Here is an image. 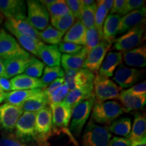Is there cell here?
Wrapping results in <instances>:
<instances>
[{
	"label": "cell",
	"mask_w": 146,
	"mask_h": 146,
	"mask_svg": "<svg viewBox=\"0 0 146 146\" xmlns=\"http://www.w3.org/2000/svg\"><path fill=\"white\" fill-rule=\"evenodd\" d=\"M125 112H127L126 110L116 101H95L91 110V121L94 123L108 125Z\"/></svg>",
	"instance_id": "1"
},
{
	"label": "cell",
	"mask_w": 146,
	"mask_h": 146,
	"mask_svg": "<svg viewBox=\"0 0 146 146\" xmlns=\"http://www.w3.org/2000/svg\"><path fill=\"white\" fill-rule=\"evenodd\" d=\"M49 106L52 110L53 132L66 133L72 140L73 143L77 145V142L68 129L72 115V108L63 102L58 104H51Z\"/></svg>",
	"instance_id": "2"
},
{
	"label": "cell",
	"mask_w": 146,
	"mask_h": 146,
	"mask_svg": "<svg viewBox=\"0 0 146 146\" xmlns=\"http://www.w3.org/2000/svg\"><path fill=\"white\" fill-rule=\"evenodd\" d=\"M35 112H24L16 124L14 136L21 141L39 145L35 131Z\"/></svg>",
	"instance_id": "3"
},
{
	"label": "cell",
	"mask_w": 146,
	"mask_h": 146,
	"mask_svg": "<svg viewBox=\"0 0 146 146\" xmlns=\"http://www.w3.org/2000/svg\"><path fill=\"white\" fill-rule=\"evenodd\" d=\"M95 102V98L84 100L72 109L70 132L78 137L83 132V127L90 116Z\"/></svg>",
	"instance_id": "4"
},
{
	"label": "cell",
	"mask_w": 146,
	"mask_h": 146,
	"mask_svg": "<svg viewBox=\"0 0 146 146\" xmlns=\"http://www.w3.org/2000/svg\"><path fill=\"white\" fill-rule=\"evenodd\" d=\"M111 137L112 135L108 127L90 120L82 137V146H109Z\"/></svg>",
	"instance_id": "5"
},
{
	"label": "cell",
	"mask_w": 146,
	"mask_h": 146,
	"mask_svg": "<svg viewBox=\"0 0 146 146\" xmlns=\"http://www.w3.org/2000/svg\"><path fill=\"white\" fill-rule=\"evenodd\" d=\"M121 88L108 78L96 74L94 81L95 101L106 102L109 100L119 98Z\"/></svg>",
	"instance_id": "6"
},
{
	"label": "cell",
	"mask_w": 146,
	"mask_h": 146,
	"mask_svg": "<svg viewBox=\"0 0 146 146\" xmlns=\"http://www.w3.org/2000/svg\"><path fill=\"white\" fill-rule=\"evenodd\" d=\"M35 131L39 146H49L48 139L53 132L52 115L50 106L41 110L36 114Z\"/></svg>",
	"instance_id": "7"
},
{
	"label": "cell",
	"mask_w": 146,
	"mask_h": 146,
	"mask_svg": "<svg viewBox=\"0 0 146 146\" xmlns=\"http://www.w3.org/2000/svg\"><path fill=\"white\" fill-rule=\"evenodd\" d=\"M31 56L20 45L13 36L7 33L4 29L0 30V59L4 60L16 57Z\"/></svg>",
	"instance_id": "8"
},
{
	"label": "cell",
	"mask_w": 146,
	"mask_h": 146,
	"mask_svg": "<svg viewBox=\"0 0 146 146\" xmlns=\"http://www.w3.org/2000/svg\"><path fill=\"white\" fill-rule=\"evenodd\" d=\"M27 20L38 31H42L48 26L50 15L47 8L39 1H27Z\"/></svg>",
	"instance_id": "9"
},
{
	"label": "cell",
	"mask_w": 146,
	"mask_h": 146,
	"mask_svg": "<svg viewBox=\"0 0 146 146\" xmlns=\"http://www.w3.org/2000/svg\"><path fill=\"white\" fill-rule=\"evenodd\" d=\"M144 32L145 23L133 27L125 34L115 39L113 49L120 52H125L135 48L141 43Z\"/></svg>",
	"instance_id": "10"
},
{
	"label": "cell",
	"mask_w": 146,
	"mask_h": 146,
	"mask_svg": "<svg viewBox=\"0 0 146 146\" xmlns=\"http://www.w3.org/2000/svg\"><path fill=\"white\" fill-rule=\"evenodd\" d=\"M24 111L21 107L5 103L0 106V128L5 133H12L16 124Z\"/></svg>",
	"instance_id": "11"
},
{
	"label": "cell",
	"mask_w": 146,
	"mask_h": 146,
	"mask_svg": "<svg viewBox=\"0 0 146 146\" xmlns=\"http://www.w3.org/2000/svg\"><path fill=\"white\" fill-rule=\"evenodd\" d=\"M112 45V43L102 40L96 47L89 51L83 68L87 69L93 72H96L99 70L106 55Z\"/></svg>",
	"instance_id": "12"
},
{
	"label": "cell",
	"mask_w": 146,
	"mask_h": 146,
	"mask_svg": "<svg viewBox=\"0 0 146 146\" xmlns=\"http://www.w3.org/2000/svg\"><path fill=\"white\" fill-rule=\"evenodd\" d=\"M4 28L11 34L17 33L27 36L36 41H41L39 39V31L34 28L25 19H7L4 23Z\"/></svg>",
	"instance_id": "13"
},
{
	"label": "cell",
	"mask_w": 146,
	"mask_h": 146,
	"mask_svg": "<svg viewBox=\"0 0 146 146\" xmlns=\"http://www.w3.org/2000/svg\"><path fill=\"white\" fill-rule=\"evenodd\" d=\"M144 70L127 67L121 64L115 72L113 80L120 87V88H128L132 87L141 79Z\"/></svg>",
	"instance_id": "14"
},
{
	"label": "cell",
	"mask_w": 146,
	"mask_h": 146,
	"mask_svg": "<svg viewBox=\"0 0 146 146\" xmlns=\"http://www.w3.org/2000/svg\"><path fill=\"white\" fill-rule=\"evenodd\" d=\"M0 14L7 19L27 18L26 2L23 0H0Z\"/></svg>",
	"instance_id": "15"
},
{
	"label": "cell",
	"mask_w": 146,
	"mask_h": 146,
	"mask_svg": "<svg viewBox=\"0 0 146 146\" xmlns=\"http://www.w3.org/2000/svg\"><path fill=\"white\" fill-rule=\"evenodd\" d=\"M145 15L146 9L145 6L125 14L120 18L117 35L127 33L133 27L145 23Z\"/></svg>",
	"instance_id": "16"
},
{
	"label": "cell",
	"mask_w": 146,
	"mask_h": 146,
	"mask_svg": "<svg viewBox=\"0 0 146 146\" xmlns=\"http://www.w3.org/2000/svg\"><path fill=\"white\" fill-rule=\"evenodd\" d=\"M33 56L16 57L2 60L6 74V78H10L22 74L31 62Z\"/></svg>",
	"instance_id": "17"
},
{
	"label": "cell",
	"mask_w": 146,
	"mask_h": 146,
	"mask_svg": "<svg viewBox=\"0 0 146 146\" xmlns=\"http://www.w3.org/2000/svg\"><path fill=\"white\" fill-rule=\"evenodd\" d=\"M123 62V54L120 52H110L102 62L99 74L109 78L114 75L115 70Z\"/></svg>",
	"instance_id": "18"
},
{
	"label": "cell",
	"mask_w": 146,
	"mask_h": 146,
	"mask_svg": "<svg viewBox=\"0 0 146 146\" xmlns=\"http://www.w3.org/2000/svg\"><path fill=\"white\" fill-rule=\"evenodd\" d=\"M89 51L84 46L79 52L74 54H62L61 56V64L62 68L66 70H80L83 68L87 55Z\"/></svg>",
	"instance_id": "19"
},
{
	"label": "cell",
	"mask_w": 146,
	"mask_h": 146,
	"mask_svg": "<svg viewBox=\"0 0 146 146\" xmlns=\"http://www.w3.org/2000/svg\"><path fill=\"white\" fill-rule=\"evenodd\" d=\"M93 98H95L94 85L70 91L63 102L72 109L80 102Z\"/></svg>",
	"instance_id": "20"
},
{
	"label": "cell",
	"mask_w": 146,
	"mask_h": 146,
	"mask_svg": "<svg viewBox=\"0 0 146 146\" xmlns=\"http://www.w3.org/2000/svg\"><path fill=\"white\" fill-rule=\"evenodd\" d=\"M12 91L29 90V89H42L43 85L39 78H33L26 74H19L10 80Z\"/></svg>",
	"instance_id": "21"
},
{
	"label": "cell",
	"mask_w": 146,
	"mask_h": 146,
	"mask_svg": "<svg viewBox=\"0 0 146 146\" xmlns=\"http://www.w3.org/2000/svg\"><path fill=\"white\" fill-rule=\"evenodd\" d=\"M118 100L127 112H129L143 108L146 103V96H135L127 90H123L120 93Z\"/></svg>",
	"instance_id": "22"
},
{
	"label": "cell",
	"mask_w": 146,
	"mask_h": 146,
	"mask_svg": "<svg viewBox=\"0 0 146 146\" xmlns=\"http://www.w3.org/2000/svg\"><path fill=\"white\" fill-rule=\"evenodd\" d=\"M61 56L57 45L44 44L38 54V57L41 58L42 62L50 67L60 66Z\"/></svg>",
	"instance_id": "23"
},
{
	"label": "cell",
	"mask_w": 146,
	"mask_h": 146,
	"mask_svg": "<svg viewBox=\"0 0 146 146\" xmlns=\"http://www.w3.org/2000/svg\"><path fill=\"white\" fill-rule=\"evenodd\" d=\"M123 60L127 66L143 68L146 65L145 45L135 47L133 50L124 52Z\"/></svg>",
	"instance_id": "24"
},
{
	"label": "cell",
	"mask_w": 146,
	"mask_h": 146,
	"mask_svg": "<svg viewBox=\"0 0 146 146\" xmlns=\"http://www.w3.org/2000/svg\"><path fill=\"white\" fill-rule=\"evenodd\" d=\"M86 31L85 27L79 20H77L64 34L62 41L84 46L86 39Z\"/></svg>",
	"instance_id": "25"
},
{
	"label": "cell",
	"mask_w": 146,
	"mask_h": 146,
	"mask_svg": "<svg viewBox=\"0 0 146 146\" xmlns=\"http://www.w3.org/2000/svg\"><path fill=\"white\" fill-rule=\"evenodd\" d=\"M121 16L118 14H109L105 19L102 28L103 39L113 43L117 35Z\"/></svg>",
	"instance_id": "26"
},
{
	"label": "cell",
	"mask_w": 146,
	"mask_h": 146,
	"mask_svg": "<svg viewBox=\"0 0 146 146\" xmlns=\"http://www.w3.org/2000/svg\"><path fill=\"white\" fill-rule=\"evenodd\" d=\"M50 104L49 98L45 94L44 89H42L41 92L35 95L27 100L22 105V109L24 112H38Z\"/></svg>",
	"instance_id": "27"
},
{
	"label": "cell",
	"mask_w": 146,
	"mask_h": 146,
	"mask_svg": "<svg viewBox=\"0 0 146 146\" xmlns=\"http://www.w3.org/2000/svg\"><path fill=\"white\" fill-rule=\"evenodd\" d=\"M42 91V89H29V90H18L12 91L10 92L6 93V96L4 102L5 103L21 107L22 105L27 100L31 98L35 95L39 94Z\"/></svg>",
	"instance_id": "28"
},
{
	"label": "cell",
	"mask_w": 146,
	"mask_h": 146,
	"mask_svg": "<svg viewBox=\"0 0 146 146\" xmlns=\"http://www.w3.org/2000/svg\"><path fill=\"white\" fill-rule=\"evenodd\" d=\"M146 135V118L145 114L137 113L135 115L133 127L127 139L131 142L138 141L145 137Z\"/></svg>",
	"instance_id": "29"
},
{
	"label": "cell",
	"mask_w": 146,
	"mask_h": 146,
	"mask_svg": "<svg viewBox=\"0 0 146 146\" xmlns=\"http://www.w3.org/2000/svg\"><path fill=\"white\" fill-rule=\"evenodd\" d=\"M132 127V120L129 117H122L116 119L108 127L110 132L116 135L127 138L130 134Z\"/></svg>",
	"instance_id": "30"
},
{
	"label": "cell",
	"mask_w": 146,
	"mask_h": 146,
	"mask_svg": "<svg viewBox=\"0 0 146 146\" xmlns=\"http://www.w3.org/2000/svg\"><path fill=\"white\" fill-rule=\"evenodd\" d=\"M13 35L16 38L20 45L27 52H30L38 57V54L40 49L44 45V43L41 41H36L27 36H23L21 35L14 33Z\"/></svg>",
	"instance_id": "31"
},
{
	"label": "cell",
	"mask_w": 146,
	"mask_h": 146,
	"mask_svg": "<svg viewBox=\"0 0 146 146\" xmlns=\"http://www.w3.org/2000/svg\"><path fill=\"white\" fill-rule=\"evenodd\" d=\"M64 34L51 25H48L44 30L39 32V39L42 42L52 45H57L62 41Z\"/></svg>",
	"instance_id": "32"
},
{
	"label": "cell",
	"mask_w": 146,
	"mask_h": 146,
	"mask_svg": "<svg viewBox=\"0 0 146 146\" xmlns=\"http://www.w3.org/2000/svg\"><path fill=\"white\" fill-rule=\"evenodd\" d=\"M64 76V71L60 67V66L45 67L40 79L43 85V89H45L55 80L59 78H63Z\"/></svg>",
	"instance_id": "33"
},
{
	"label": "cell",
	"mask_w": 146,
	"mask_h": 146,
	"mask_svg": "<svg viewBox=\"0 0 146 146\" xmlns=\"http://www.w3.org/2000/svg\"><path fill=\"white\" fill-rule=\"evenodd\" d=\"M95 73L85 68L77 70L74 78V89L94 85Z\"/></svg>",
	"instance_id": "34"
},
{
	"label": "cell",
	"mask_w": 146,
	"mask_h": 146,
	"mask_svg": "<svg viewBox=\"0 0 146 146\" xmlns=\"http://www.w3.org/2000/svg\"><path fill=\"white\" fill-rule=\"evenodd\" d=\"M75 19L72 13H69L60 17L51 18V26L65 33L72 26L75 22Z\"/></svg>",
	"instance_id": "35"
},
{
	"label": "cell",
	"mask_w": 146,
	"mask_h": 146,
	"mask_svg": "<svg viewBox=\"0 0 146 146\" xmlns=\"http://www.w3.org/2000/svg\"><path fill=\"white\" fill-rule=\"evenodd\" d=\"M97 10V3L95 2L90 6L85 7L82 10L79 21L87 29L95 27V17Z\"/></svg>",
	"instance_id": "36"
},
{
	"label": "cell",
	"mask_w": 146,
	"mask_h": 146,
	"mask_svg": "<svg viewBox=\"0 0 146 146\" xmlns=\"http://www.w3.org/2000/svg\"><path fill=\"white\" fill-rule=\"evenodd\" d=\"M51 18H58L71 13L70 8L64 0H56L50 6L47 8Z\"/></svg>",
	"instance_id": "37"
},
{
	"label": "cell",
	"mask_w": 146,
	"mask_h": 146,
	"mask_svg": "<svg viewBox=\"0 0 146 146\" xmlns=\"http://www.w3.org/2000/svg\"><path fill=\"white\" fill-rule=\"evenodd\" d=\"M103 40V33L100 32L96 27L87 29L85 47L90 51L96 47Z\"/></svg>",
	"instance_id": "38"
},
{
	"label": "cell",
	"mask_w": 146,
	"mask_h": 146,
	"mask_svg": "<svg viewBox=\"0 0 146 146\" xmlns=\"http://www.w3.org/2000/svg\"><path fill=\"white\" fill-rule=\"evenodd\" d=\"M97 10L96 13V17H95V27L100 32L102 33V28L104 23L105 19L107 17L108 14V10L106 7L102 3V0L97 1Z\"/></svg>",
	"instance_id": "39"
},
{
	"label": "cell",
	"mask_w": 146,
	"mask_h": 146,
	"mask_svg": "<svg viewBox=\"0 0 146 146\" xmlns=\"http://www.w3.org/2000/svg\"><path fill=\"white\" fill-rule=\"evenodd\" d=\"M45 68L44 63L40 61L36 58L33 57L31 62L25 70V74L33 78H39L43 74V69Z\"/></svg>",
	"instance_id": "40"
},
{
	"label": "cell",
	"mask_w": 146,
	"mask_h": 146,
	"mask_svg": "<svg viewBox=\"0 0 146 146\" xmlns=\"http://www.w3.org/2000/svg\"><path fill=\"white\" fill-rule=\"evenodd\" d=\"M0 146H38L21 141L12 133H5L0 138Z\"/></svg>",
	"instance_id": "41"
},
{
	"label": "cell",
	"mask_w": 146,
	"mask_h": 146,
	"mask_svg": "<svg viewBox=\"0 0 146 146\" xmlns=\"http://www.w3.org/2000/svg\"><path fill=\"white\" fill-rule=\"evenodd\" d=\"M145 3V1L143 0H126L123 8L118 12V14L120 16H125L129 12L142 8L144 7Z\"/></svg>",
	"instance_id": "42"
},
{
	"label": "cell",
	"mask_w": 146,
	"mask_h": 146,
	"mask_svg": "<svg viewBox=\"0 0 146 146\" xmlns=\"http://www.w3.org/2000/svg\"><path fill=\"white\" fill-rule=\"evenodd\" d=\"M68 92L69 89L68 87L65 84H64L62 86H60L59 88L56 89L49 98L50 104H58L60 103V102H62L66 98V97L67 96Z\"/></svg>",
	"instance_id": "43"
},
{
	"label": "cell",
	"mask_w": 146,
	"mask_h": 146,
	"mask_svg": "<svg viewBox=\"0 0 146 146\" xmlns=\"http://www.w3.org/2000/svg\"><path fill=\"white\" fill-rule=\"evenodd\" d=\"M83 46L70 43V42L62 41L58 44V48L60 53H64V54H74L79 52Z\"/></svg>",
	"instance_id": "44"
},
{
	"label": "cell",
	"mask_w": 146,
	"mask_h": 146,
	"mask_svg": "<svg viewBox=\"0 0 146 146\" xmlns=\"http://www.w3.org/2000/svg\"><path fill=\"white\" fill-rule=\"evenodd\" d=\"M66 3L70 8L71 13L73 14L74 18L79 20L83 6H82L81 0H66Z\"/></svg>",
	"instance_id": "45"
},
{
	"label": "cell",
	"mask_w": 146,
	"mask_h": 146,
	"mask_svg": "<svg viewBox=\"0 0 146 146\" xmlns=\"http://www.w3.org/2000/svg\"><path fill=\"white\" fill-rule=\"evenodd\" d=\"M127 91L135 96H146V82L144 81L137 85H133Z\"/></svg>",
	"instance_id": "46"
},
{
	"label": "cell",
	"mask_w": 146,
	"mask_h": 146,
	"mask_svg": "<svg viewBox=\"0 0 146 146\" xmlns=\"http://www.w3.org/2000/svg\"><path fill=\"white\" fill-rule=\"evenodd\" d=\"M64 84V78L63 77L59 78H58V79L55 80V81H53L50 85H48V86L44 89L45 94L47 95L48 98H50L51 95H52L56 89L59 88L60 86H62Z\"/></svg>",
	"instance_id": "47"
},
{
	"label": "cell",
	"mask_w": 146,
	"mask_h": 146,
	"mask_svg": "<svg viewBox=\"0 0 146 146\" xmlns=\"http://www.w3.org/2000/svg\"><path fill=\"white\" fill-rule=\"evenodd\" d=\"M129 139L121 137H114L109 142V146H130Z\"/></svg>",
	"instance_id": "48"
},
{
	"label": "cell",
	"mask_w": 146,
	"mask_h": 146,
	"mask_svg": "<svg viewBox=\"0 0 146 146\" xmlns=\"http://www.w3.org/2000/svg\"><path fill=\"white\" fill-rule=\"evenodd\" d=\"M126 0H115L113 3L112 8L110 11V14H118V12L122 10Z\"/></svg>",
	"instance_id": "49"
},
{
	"label": "cell",
	"mask_w": 146,
	"mask_h": 146,
	"mask_svg": "<svg viewBox=\"0 0 146 146\" xmlns=\"http://www.w3.org/2000/svg\"><path fill=\"white\" fill-rule=\"evenodd\" d=\"M0 89L5 93L12 91L10 81L7 78L0 77Z\"/></svg>",
	"instance_id": "50"
},
{
	"label": "cell",
	"mask_w": 146,
	"mask_h": 146,
	"mask_svg": "<svg viewBox=\"0 0 146 146\" xmlns=\"http://www.w3.org/2000/svg\"><path fill=\"white\" fill-rule=\"evenodd\" d=\"M130 146H146V137H145L138 141H131Z\"/></svg>",
	"instance_id": "51"
},
{
	"label": "cell",
	"mask_w": 146,
	"mask_h": 146,
	"mask_svg": "<svg viewBox=\"0 0 146 146\" xmlns=\"http://www.w3.org/2000/svg\"><path fill=\"white\" fill-rule=\"evenodd\" d=\"M102 3H104V5L106 7L108 10V12H110L112 8L114 1H113V0H102Z\"/></svg>",
	"instance_id": "52"
},
{
	"label": "cell",
	"mask_w": 146,
	"mask_h": 146,
	"mask_svg": "<svg viewBox=\"0 0 146 146\" xmlns=\"http://www.w3.org/2000/svg\"><path fill=\"white\" fill-rule=\"evenodd\" d=\"M0 77L6 78V74H5V70L4 68L2 60L0 59Z\"/></svg>",
	"instance_id": "53"
},
{
	"label": "cell",
	"mask_w": 146,
	"mask_h": 146,
	"mask_svg": "<svg viewBox=\"0 0 146 146\" xmlns=\"http://www.w3.org/2000/svg\"><path fill=\"white\" fill-rule=\"evenodd\" d=\"M81 2L83 8H85V7L90 6V5H92L93 3H94L96 1H94V0H81Z\"/></svg>",
	"instance_id": "54"
},
{
	"label": "cell",
	"mask_w": 146,
	"mask_h": 146,
	"mask_svg": "<svg viewBox=\"0 0 146 146\" xmlns=\"http://www.w3.org/2000/svg\"><path fill=\"white\" fill-rule=\"evenodd\" d=\"M55 1H56V0H41V1H39L47 8H48L49 6H50Z\"/></svg>",
	"instance_id": "55"
},
{
	"label": "cell",
	"mask_w": 146,
	"mask_h": 146,
	"mask_svg": "<svg viewBox=\"0 0 146 146\" xmlns=\"http://www.w3.org/2000/svg\"><path fill=\"white\" fill-rule=\"evenodd\" d=\"M5 96H6V93L3 91L1 89H0V104L4 102Z\"/></svg>",
	"instance_id": "56"
},
{
	"label": "cell",
	"mask_w": 146,
	"mask_h": 146,
	"mask_svg": "<svg viewBox=\"0 0 146 146\" xmlns=\"http://www.w3.org/2000/svg\"><path fill=\"white\" fill-rule=\"evenodd\" d=\"M3 23V16H1V14H0V30H1V25H2Z\"/></svg>",
	"instance_id": "57"
}]
</instances>
